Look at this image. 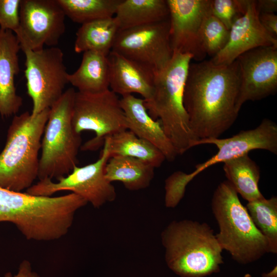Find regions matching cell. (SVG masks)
<instances>
[{"mask_svg":"<svg viewBox=\"0 0 277 277\" xmlns=\"http://www.w3.org/2000/svg\"><path fill=\"white\" fill-rule=\"evenodd\" d=\"M211 209L219 227L215 234L223 250L238 263L247 264L269 253L267 239L253 223L238 194L227 180L213 192Z\"/></svg>","mask_w":277,"mask_h":277,"instance_id":"6","label":"cell"},{"mask_svg":"<svg viewBox=\"0 0 277 277\" xmlns=\"http://www.w3.org/2000/svg\"><path fill=\"white\" fill-rule=\"evenodd\" d=\"M240 71L238 107L261 100L277 89V46L261 47L247 51L236 60Z\"/></svg>","mask_w":277,"mask_h":277,"instance_id":"14","label":"cell"},{"mask_svg":"<svg viewBox=\"0 0 277 277\" xmlns=\"http://www.w3.org/2000/svg\"><path fill=\"white\" fill-rule=\"evenodd\" d=\"M120 102L126 116L127 130L155 146L166 160L173 161L178 155L177 152L160 121L148 113L144 100L129 94L122 96Z\"/></svg>","mask_w":277,"mask_h":277,"instance_id":"17","label":"cell"},{"mask_svg":"<svg viewBox=\"0 0 277 277\" xmlns=\"http://www.w3.org/2000/svg\"><path fill=\"white\" fill-rule=\"evenodd\" d=\"M110 157L107 141L105 140L99 159L94 163L83 167H74L71 173L57 182L45 179L32 185L26 192L33 195L51 196L61 191H70L84 199L94 208L114 201L116 193L112 183L105 176V168Z\"/></svg>","mask_w":277,"mask_h":277,"instance_id":"11","label":"cell"},{"mask_svg":"<svg viewBox=\"0 0 277 277\" xmlns=\"http://www.w3.org/2000/svg\"><path fill=\"white\" fill-rule=\"evenodd\" d=\"M192 57L173 53L167 65L154 74L150 98L145 101L148 113L159 120L177 153L182 155L197 141L191 131L183 103L185 85Z\"/></svg>","mask_w":277,"mask_h":277,"instance_id":"4","label":"cell"},{"mask_svg":"<svg viewBox=\"0 0 277 277\" xmlns=\"http://www.w3.org/2000/svg\"><path fill=\"white\" fill-rule=\"evenodd\" d=\"M259 19L265 30L277 39V15L275 13H260Z\"/></svg>","mask_w":277,"mask_h":277,"instance_id":"31","label":"cell"},{"mask_svg":"<svg viewBox=\"0 0 277 277\" xmlns=\"http://www.w3.org/2000/svg\"><path fill=\"white\" fill-rule=\"evenodd\" d=\"M239 89L236 60L228 65H216L211 60L190 64L183 103L197 141L219 138L234 124L240 110Z\"/></svg>","mask_w":277,"mask_h":277,"instance_id":"1","label":"cell"},{"mask_svg":"<svg viewBox=\"0 0 277 277\" xmlns=\"http://www.w3.org/2000/svg\"><path fill=\"white\" fill-rule=\"evenodd\" d=\"M255 3L258 14L275 13L277 11L276 0H259Z\"/></svg>","mask_w":277,"mask_h":277,"instance_id":"32","label":"cell"},{"mask_svg":"<svg viewBox=\"0 0 277 277\" xmlns=\"http://www.w3.org/2000/svg\"><path fill=\"white\" fill-rule=\"evenodd\" d=\"M72 124L79 134L84 131L95 134L82 146L85 151L97 150L104 144L106 137L127 130L120 98L110 89L96 93L76 92Z\"/></svg>","mask_w":277,"mask_h":277,"instance_id":"8","label":"cell"},{"mask_svg":"<svg viewBox=\"0 0 277 277\" xmlns=\"http://www.w3.org/2000/svg\"><path fill=\"white\" fill-rule=\"evenodd\" d=\"M109 89L122 96L133 93L145 101L152 94L154 73L147 67L111 51L108 55Z\"/></svg>","mask_w":277,"mask_h":277,"instance_id":"18","label":"cell"},{"mask_svg":"<svg viewBox=\"0 0 277 277\" xmlns=\"http://www.w3.org/2000/svg\"><path fill=\"white\" fill-rule=\"evenodd\" d=\"M110 157L116 155L134 157L160 167L166 158L163 153L149 142L141 138L129 130H124L108 136Z\"/></svg>","mask_w":277,"mask_h":277,"instance_id":"25","label":"cell"},{"mask_svg":"<svg viewBox=\"0 0 277 277\" xmlns=\"http://www.w3.org/2000/svg\"><path fill=\"white\" fill-rule=\"evenodd\" d=\"M65 16L81 25L114 17L121 0H57Z\"/></svg>","mask_w":277,"mask_h":277,"instance_id":"26","label":"cell"},{"mask_svg":"<svg viewBox=\"0 0 277 277\" xmlns=\"http://www.w3.org/2000/svg\"><path fill=\"white\" fill-rule=\"evenodd\" d=\"M253 223L267 239L269 253H277V197H264L245 206Z\"/></svg>","mask_w":277,"mask_h":277,"instance_id":"27","label":"cell"},{"mask_svg":"<svg viewBox=\"0 0 277 277\" xmlns=\"http://www.w3.org/2000/svg\"><path fill=\"white\" fill-rule=\"evenodd\" d=\"M111 51L147 67L154 74L159 72L173 55L169 19L120 30Z\"/></svg>","mask_w":277,"mask_h":277,"instance_id":"12","label":"cell"},{"mask_svg":"<svg viewBox=\"0 0 277 277\" xmlns=\"http://www.w3.org/2000/svg\"><path fill=\"white\" fill-rule=\"evenodd\" d=\"M5 277H12L11 273L5 274ZM13 277H39L35 272L32 271L30 263L27 261H23L19 267L18 273Z\"/></svg>","mask_w":277,"mask_h":277,"instance_id":"33","label":"cell"},{"mask_svg":"<svg viewBox=\"0 0 277 277\" xmlns=\"http://www.w3.org/2000/svg\"><path fill=\"white\" fill-rule=\"evenodd\" d=\"M75 93L69 88L50 108L41 141L39 180H57L69 174L78 163L82 137L72 124Z\"/></svg>","mask_w":277,"mask_h":277,"instance_id":"7","label":"cell"},{"mask_svg":"<svg viewBox=\"0 0 277 277\" xmlns=\"http://www.w3.org/2000/svg\"><path fill=\"white\" fill-rule=\"evenodd\" d=\"M165 0H121L114 17L120 30L169 19Z\"/></svg>","mask_w":277,"mask_h":277,"instance_id":"22","label":"cell"},{"mask_svg":"<svg viewBox=\"0 0 277 277\" xmlns=\"http://www.w3.org/2000/svg\"><path fill=\"white\" fill-rule=\"evenodd\" d=\"M87 203L74 193L44 196L0 187V222L14 224L29 240H57L67 233L75 212Z\"/></svg>","mask_w":277,"mask_h":277,"instance_id":"2","label":"cell"},{"mask_svg":"<svg viewBox=\"0 0 277 277\" xmlns=\"http://www.w3.org/2000/svg\"><path fill=\"white\" fill-rule=\"evenodd\" d=\"M203 144L215 145L218 149L217 153L204 163L197 164L191 173L176 171L171 174V182L178 191L185 192L188 183L208 167L248 154L251 151L262 149L277 154V125L265 118L255 128L241 130L228 138L199 140L194 146Z\"/></svg>","mask_w":277,"mask_h":277,"instance_id":"9","label":"cell"},{"mask_svg":"<svg viewBox=\"0 0 277 277\" xmlns=\"http://www.w3.org/2000/svg\"><path fill=\"white\" fill-rule=\"evenodd\" d=\"M229 30L209 11L205 16L199 32V43L203 52L213 57L226 46Z\"/></svg>","mask_w":277,"mask_h":277,"instance_id":"28","label":"cell"},{"mask_svg":"<svg viewBox=\"0 0 277 277\" xmlns=\"http://www.w3.org/2000/svg\"><path fill=\"white\" fill-rule=\"evenodd\" d=\"M223 168L227 181L248 202L264 197L259 187L260 168L248 154L225 162Z\"/></svg>","mask_w":277,"mask_h":277,"instance_id":"24","label":"cell"},{"mask_svg":"<svg viewBox=\"0 0 277 277\" xmlns=\"http://www.w3.org/2000/svg\"><path fill=\"white\" fill-rule=\"evenodd\" d=\"M65 14L57 0H21L14 33L23 51L54 47L65 31Z\"/></svg>","mask_w":277,"mask_h":277,"instance_id":"13","label":"cell"},{"mask_svg":"<svg viewBox=\"0 0 277 277\" xmlns=\"http://www.w3.org/2000/svg\"><path fill=\"white\" fill-rule=\"evenodd\" d=\"M262 277H277V266L273 267L272 269L268 272H264L261 274Z\"/></svg>","mask_w":277,"mask_h":277,"instance_id":"34","label":"cell"},{"mask_svg":"<svg viewBox=\"0 0 277 277\" xmlns=\"http://www.w3.org/2000/svg\"><path fill=\"white\" fill-rule=\"evenodd\" d=\"M118 31L114 16L82 24L76 33L74 51H95L108 55Z\"/></svg>","mask_w":277,"mask_h":277,"instance_id":"23","label":"cell"},{"mask_svg":"<svg viewBox=\"0 0 277 277\" xmlns=\"http://www.w3.org/2000/svg\"><path fill=\"white\" fill-rule=\"evenodd\" d=\"M248 0H210V13L229 30L246 12Z\"/></svg>","mask_w":277,"mask_h":277,"instance_id":"29","label":"cell"},{"mask_svg":"<svg viewBox=\"0 0 277 277\" xmlns=\"http://www.w3.org/2000/svg\"><path fill=\"white\" fill-rule=\"evenodd\" d=\"M21 0H0V29L14 33L19 22Z\"/></svg>","mask_w":277,"mask_h":277,"instance_id":"30","label":"cell"},{"mask_svg":"<svg viewBox=\"0 0 277 277\" xmlns=\"http://www.w3.org/2000/svg\"><path fill=\"white\" fill-rule=\"evenodd\" d=\"M68 80L81 92L96 93L110 89L108 55L95 51L84 52L79 67L69 74Z\"/></svg>","mask_w":277,"mask_h":277,"instance_id":"20","label":"cell"},{"mask_svg":"<svg viewBox=\"0 0 277 277\" xmlns=\"http://www.w3.org/2000/svg\"><path fill=\"white\" fill-rule=\"evenodd\" d=\"M154 168L141 160L126 156L109 157L105 168L106 180L122 182L131 191L147 188L154 176Z\"/></svg>","mask_w":277,"mask_h":277,"instance_id":"21","label":"cell"},{"mask_svg":"<svg viewBox=\"0 0 277 277\" xmlns=\"http://www.w3.org/2000/svg\"><path fill=\"white\" fill-rule=\"evenodd\" d=\"M243 277H252L250 274L246 273Z\"/></svg>","mask_w":277,"mask_h":277,"instance_id":"35","label":"cell"},{"mask_svg":"<svg viewBox=\"0 0 277 277\" xmlns=\"http://www.w3.org/2000/svg\"><path fill=\"white\" fill-rule=\"evenodd\" d=\"M169 9V38L173 53L188 54L203 60L206 55L199 43L203 21L210 11V0H166Z\"/></svg>","mask_w":277,"mask_h":277,"instance_id":"15","label":"cell"},{"mask_svg":"<svg viewBox=\"0 0 277 277\" xmlns=\"http://www.w3.org/2000/svg\"><path fill=\"white\" fill-rule=\"evenodd\" d=\"M273 46H277V39L261 24L255 1L248 0L246 12L233 23L229 29L226 46L210 60L216 65H228L247 51Z\"/></svg>","mask_w":277,"mask_h":277,"instance_id":"16","label":"cell"},{"mask_svg":"<svg viewBox=\"0 0 277 277\" xmlns=\"http://www.w3.org/2000/svg\"><path fill=\"white\" fill-rule=\"evenodd\" d=\"M26 57L25 76L34 116L51 107L61 97L68 83L64 54L55 47L23 51Z\"/></svg>","mask_w":277,"mask_h":277,"instance_id":"10","label":"cell"},{"mask_svg":"<svg viewBox=\"0 0 277 277\" xmlns=\"http://www.w3.org/2000/svg\"><path fill=\"white\" fill-rule=\"evenodd\" d=\"M21 47L12 31L0 29V115H16L23 99L16 91L15 76L19 72L18 54Z\"/></svg>","mask_w":277,"mask_h":277,"instance_id":"19","label":"cell"},{"mask_svg":"<svg viewBox=\"0 0 277 277\" xmlns=\"http://www.w3.org/2000/svg\"><path fill=\"white\" fill-rule=\"evenodd\" d=\"M161 238L166 263L180 277H206L220 271L223 249L208 224L173 221Z\"/></svg>","mask_w":277,"mask_h":277,"instance_id":"3","label":"cell"},{"mask_svg":"<svg viewBox=\"0 0 277 277\" xmlns=\"http://www.w3.org/2000/svg\"><path fill=\"white\" fill-rule=\"evenodd\" d=\"M50 108L32 116L26 111L15 115L0 153V187L21 192L38 176L39 151Z\"/></svg>","mask_w":277,"mask_h":277,"instance_id":"5","label":"cell"}]
</instances>
